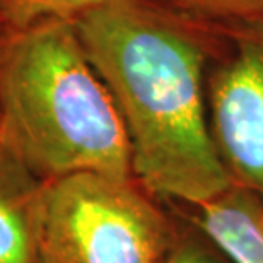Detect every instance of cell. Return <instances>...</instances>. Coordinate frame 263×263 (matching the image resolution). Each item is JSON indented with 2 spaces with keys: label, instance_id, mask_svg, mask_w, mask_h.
<instances>
[{
  "label": "cell",
  "instance_id": "6da1fadb",
  "mask_svg": "<svg viewBox=\"0 0 263 263\" xmlns=\"http://www.w3.org/2000/svg\"><path fill=\"white\" fill-rule=\"evenodd\" d=\"M76 28L127 130L137 180L192 207L233 185L207 123L193 21L156 0H103Z\"/></svg>",
  "mask_w": 263,
  "mask_h": 263
},
{
  "label": "cell",
  "instance_id": "7a4b0ae2",
  "mask_svg": "<svg viewBox=\"0 0 263 263\" xmlns=\"http://www.w3.org/2000/svg\"><path fill=\"white\" fill-rule=\"evenodd\" d=\"M0 142L41 181L134 176L127 130L73 21L19 31L0 67Z\"/></svg>",
  "mask_w": 263,
  "mask_h": 263
},
{
  "label": "cell",
  "instance_id": "3957f363",
  "mask_svg": "<svg viewBox=\"0 0 263 263\" xmlns=\"http://www.w3.org/2000/svg\"><path fill=\"white\" fill-rule=\"evenodd\" d=\"M178 234L135 176L73 173L41 185L36 263H164Z\"/></svg>",
  "mask_w": 263,
  "mask_h": 263
},
{
  "label": "cell",
  "instance_id": "277c9868",
  "mask_svg": "<svg viewBox=\"0 0 263 263\" xmlns=\"http://www.w3.org/2000/svg\"><path fill=\"white\" fill-rule=\"evenodd\" d=\"M210 79V134L231 180L263 200V19L238 23Z\"/></svg>",
  "mask_w": 263,
  "mask_h": 263
},
{
  "label": "cell",
  "instance_id": "5b68a950",
  "mask_svg": "<svg viewBox=\"0 0 263 263\" xmlns=\"http://www.w3.org/2000/svg\"><path fill=\"white\" fill-rule=\"evenodd\" d=\"M197 229L233 263H263V200L233 183L197 205Z\"/></svg>",
  "mask_w": 263,
  "mask_h": 263
},
{
  "label": "cell",
  "instance_id": "8992f818",
  "mask_svg": "<svg viewBox=\"0 0 263 263\" xmlns=\"http://www.w3.org/2000/svg\"><path fill=\"white\" fill-rule=\"evenodd\" d=\"M41 185L0 142V263H36Z\"/></svg>",
  "mask_w": 263,
  "mask_h": 263
},
{
  "label": "cell",
  "instance_id": "52a82bcc",
  "mask_svg": "<svg viewBox=\"0 0 263 263\" xmlns=\"http://www.w3.org/2000/svg\"><path fill=\"white\" fill-rule=\"evenodd\" d=\"M103 0H0V17L15 31H24L45 19L76 21Z\"/></svg>",
  "mask_w": 263,
  "mask_h": 263
},
{
  "label": "cell",
  "instance_id": "ba28073f",
  "mask_svg": "<svg viewBox=\"0 0 263 263\" xmlns=\"http://www.w3.org/2000/svg\"><path fill=\"white\" fill-rule=\"evenodd\" d=\"M186 17L234 19L238 23L263 19V0H156Z\"/></svg>",
  "mask_w": 263,
  "mask_h": 263
},
{
  "label": "cell",
  "instance_id": "9c48e42d",
  "mask_svg": "<svg viewBox=\"0 0 263 263\" xmlns=\"http://www.w3.org/2000/svg\"><path fill=\"white\" fill-rule=\"evenodd\" d=\"M164 263H222L220 253L200 233L178 234Z\"/></svg>",
  "mask_w": 263,
  "mask_h": 263
},
{
  "label": "cell",
  "instance_id": "30bf717a",
  "mask_svg": "<svg viewBox=\"0 0 263 263\" xmlns=\"http://www.w3.org/2000/svg\"><path fill=\"white\" fill-rule=\"evenodd\" d=\"M17 34L19 31L12 29L7 24H0V67H2L5 57H7L10 46H12L15 38H17Z\"/></svg>",
  "mask_w": 263,
  "mask_h": 263
},
{
  "label": "cell",
  "instance_id": "8fae6325",
  "mask_svg": "<svg viewBox=\"0 0 263 263\" xmlns=\"http://www.w3.org/2000/svg\"><path fill=\"white\" fill-rule=\"evenodd\" d=\"M0 24H5V23H4V19H2V17H0Z\"/></svg>",
  "mask_w": 263,
  "mask_h": 263
}]
</instances>
